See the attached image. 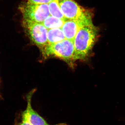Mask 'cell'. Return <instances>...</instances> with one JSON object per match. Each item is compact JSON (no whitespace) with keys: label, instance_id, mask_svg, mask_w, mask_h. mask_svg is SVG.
I'll list each match as a JSON object with an SVG mask.
<instances>
[{"label":"cell","instance_id":"6da1fadb","mask_svg":"<svg viewBox=\"0 0 125 125\" xmlns=\"http://www.w3.org/2000/svg\"><path fill=\"white\" fill-rule=\"evenodd\" d=\"M98 30L93 24L83 27L73 40L75 60H84L88 55L97 37Z\"/></svg>","mask_w":125,"mask_h":125},{"label":"cell","instance_id":"7a4b0ae2","mask_svg":"<svg viewBox=\"0 0 125 125\" xmlns=\"http://www.w3.org/2000/svg\"><path fill=\"white\" fill-rule=\"evenodd\" d=\"M21 23L25 33L42 53L48 45L47 38L48 29L42 23L24 19H23Z\"/></svg>","mask_w":125,"mask_h":125},{"label":"cell","instance_id":"3957f363","mask_svg":"<svg viewBox=\"0 0 125 125\" xmlns=\"http://www.w3.org/2000/svg\"><path fill=\"white\" fill-rule=\"evenodd\" d=\"M42 54L44 57H55L69 63L75 61L73 40L65 39L56 43L48 45Z\"/></svg>","mask_w":125,"mask_h":125},{"label":"cell","instance_id":"277c9868","mask_svg":"<svg viewBox=\"0 0 125 125\" xmlns=\"http://www.w3.org/2000/svg\"><path fill=\"white\" fill-rule=\"evenodd\" d=\"M18 9L23 16V19L42 23L49 16L48 4H36L27 1L21 3Z\"/></svg>","mask_w":125,"mask_h":125},{"label":"cell","instance_id":"5b68a950","mask_svg":"<svg viewBox=\"0 0 125 125\" xmlns=\"http://www.w3.org/2000/svg\"><path fill=\"white\" fill-rule=\"evenodd\" d=\"M58 2L67 20H92L90 11L81 7L74 0H58Z\"/></svg>","mask_w":125,"mask_h":125},{"label":"cell","instance_id":"8992f818","mask_svg":"<svg viewBox=\"0 0 125 125\" xmlns=\"http://www.w3.org/2000/svg\"><path fill=\"white\" fill-rule=\"evenodd\" d=\"M35 89L29 92L26 96L27 106L26 109L21 112L20 116L24 118L31 125H68L65 123H60L55 125H50L46 120L41 116L38 112L33 108L32 105V98Z\"/></svg>","mask_w":125,"mask_h":125},{"label":"cell","instance_id":"52a82bcc","mask_svg":"<svg viewBox=\"0 0 125 125\" xmlns=\"http://www.w3.org/2000/svg\"><path fill=\"white\" fill-rule=\"evenodd\" d=\"M92 24V20H67L65 21L61 29L65 39L73 40L81 28Z\"/></svg>","mask_w":125,"mask_h":125},{"label":"cell","instance_id":"ba28073f","mask_svg":"<svg viewBox=\"0 0 125 125\" xmlns=\"http://www.w3.org/2000/svg\"><path fill=\"white\" fill-rule=\"evenodd\" d=\"M47 41L48 45L56 43L65 39L61 28L48 30Z\"/></svg>","mask_w":125,"mask_h":125},{"label":"cell","instance_id":"9c48e42d","mask_svg":"<svg viewBox=\"0 0 125 125\" xmlns=\"http://www.w3.org/2000/svg\"><path fill=\"white\" fill-rule=\"evenodd\" d=\"M65 22L62 19L50 15L44 20L42 23L48 30L54 28H61Z\"/></svg>","mask_w":125,"mask_h":125},{"label":"cell","instance_id":"30bf717a","mask_svg":"<svg viewBox=\"0 0 125 125\" xmlns=\"http://www.w3.org/2000/svg\"><path fill=\"white\" fill-rule=\"evenodd\" d=\"M48 5L50 15L65 21L67 20L65 18L59 6L58 0H54L49 3Z\"/></svg>","mask_w":125,"mask_h":125},{"label":"cell","instance_id":"8fae6325","mask_svg":"<svg viewBox=\"0 0 125 125\" xmlns=\"http://www.w3.org/2000/svg\"><path fill=\"white\" fill-rule=\"evenodd\" d=\"M14 125H31L24 118L20 116L19 120H16Z\"/></svg>","mask_w":125,"mask_h":125},{"label":"cell","instance_id":"7c38bea8","mask_svg":"<svg viewBox=\"0 0 125 125\" xmlns=\"http://www.w3.org/2000/svg\"><path fill=\"white\" fill-rule=\"evenodd\" d=\"M54 0H28V2L36 4H48Z\"/></svg>","mask_w":125,"mask_h":125},{"label":"cell","instance_id":"4fadbf2b","mask_svg":"<svg viewBox=\"0 0 125 125\" xmlns=\"http://www.w3.org/2000/svg\"><path fill=\"white\" fill-rule=\"evenodd\" d=\"M1 96L0 94V98H1Z\"/></svg>","mask_w":125,"mask_h":125}]
</instances>
